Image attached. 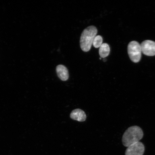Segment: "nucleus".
<instances>
[{
	"instance_id": "obj_9",
	"label": "nucleus",
	"mask_w": 155,
	"mask_h": 155,
	"mask_svg": "<svg viewBox=\"0 0 155 155\" xmlns=\"http://www.w3.org/2000/svg\"><path fill=\"white\" fill-rule=\"evenodd\" d=\"M102 42L103 38L100 35L96 36L94 38V41H93V46L96 48H100L103 44Z\"/></svg>"
},
{
	"instance_id": "obj_10",
	"label": "nucleus",
	"mask_w": 155,
	"mask_h": 155,
	"mask_svg": "<svg viewBox=\"0 0 155 155\" xmlns=\"http://www.w3.org/2000/svg\"><path fill=\"white\" fill-rule=\"evenodd\" d=\"M100 59H101V58H100Z\"/></svg>"
},
{
	"instance_id": "obj_4",
	"label": "nucleus",
	"mask_w": 155,
	"mask_h": 155,
	"mask_svg": "<svg viewBox=\"0 0 155 155\" xmlns=\"http://www.w3.org/2000/svg\"><path fill=\"white\" fill-rule=\"evenodd\" d=\"M144 151V144L139 141L128 147L125 154V155H143Z\"/></svg>"
},
{
	"instance_id": "obj_6",
	"label": "nucleus",
	"mask_w": 155,
	"mask_h": 155,
	"mask_svg": "<svg viewBox=\"0 0 155 155\" xmlns=\"http://www.w3.org/2000/svg\"><path fill=\"white\" fill-rule=\"evenodd\" d=\"M71 119L79 122H83L86 120L87 116L85 112L80 109H76L73 110L70 114Z\"/></svg>"
},
{
	"instance_id": "obj_5",
	"label": "nucleus",
	"mask_w": 155,
	"mask_h": 155,
	"mask_svg": "<svg viewBox=\"0 0 155 155\" xmlns=\"http://www.w3.org/2000/svg\"><path fill=\"white\" fill-rule=\"evenodd\" d=\"M142 53L148 56L155 55V42L146 40L140 44Z\"/></svg>"
},
{
	"instance_id": "obj_2",
	"label": "nucleus",
	"mask_w": 155,
	"mask_h": 155,
	"mask_svg": "<svg viewBox=\"0 0 155 155\" xmlns=\"http://www.w3.org/2000/svg\"><path fill=\"white\" fill-rule=\"evenodd\" d=\"M97 32L96 27L93 26H89L83 30L80 38L81 48L83 51H90Z\"/></svg>"
},
{
	"instance_id": "obj_7",
	"label": "nucleus",
	"mask_w": 155,
	"mask_h": 155,
	"mask_svg": "<svg viewBox=\"0 0 155 155\" xmlns=\"http://www.w3.org/2000/svg\"><path fill=\"white\" fill-rule=\"evenodd\" d=\"M56 71L58 76L62 81H66L69 78L68 71L65 66L59 65L56 68Z\"/></svg>"
},
{
	"instance_id": "obj_3",
	"label": "nucleus",
	"mask_w": 155,
	"mask_h": 155,
	"mask_svg": "<svg viewBox=\"0 0 155 155\" xmlns=\"http://www.w3.org/2000/svg\"><path fill=\"white\" fill-rule=\"evenodd\" d=\"M128 53L131 61L134 63L139 62L141 59V51L140 44L133 41L130 42L127 47Z\"/></svg>"
},
{
	"instance_id": "obj_1",
	"label": "nucleus",
	"mask_w": 155,
	"mask_h": 155,
	"mask_svg": "<svg viewBox=\"0 0 155 155\" xmlns=\"http://www.w3.org/2000/svg\"><path fill=\"white\" fill-rule=\"evenodd\" d=\"M142 130L138 126H132L129 128L124 134L122 142L124 146L129 147L139 142L143 137Z\"/></svg>"
},
{
	"instance_id": "obj_8",
	"label": "nucleus",
	"mask_w": 155,
	"mask_h": 155,
	"mask_svg": "<svg viewBox=\"0 0 155 155\" xmlns=\"http://www.w3.org/2000/svg\"><path fill=\"white\" fill-rule=\"evenodd\" d=\"M110 47L109 45L107 43H103L100 47V55L101 58H104L109 55L110 53Z\"/></svg>"
}]
</instances>
